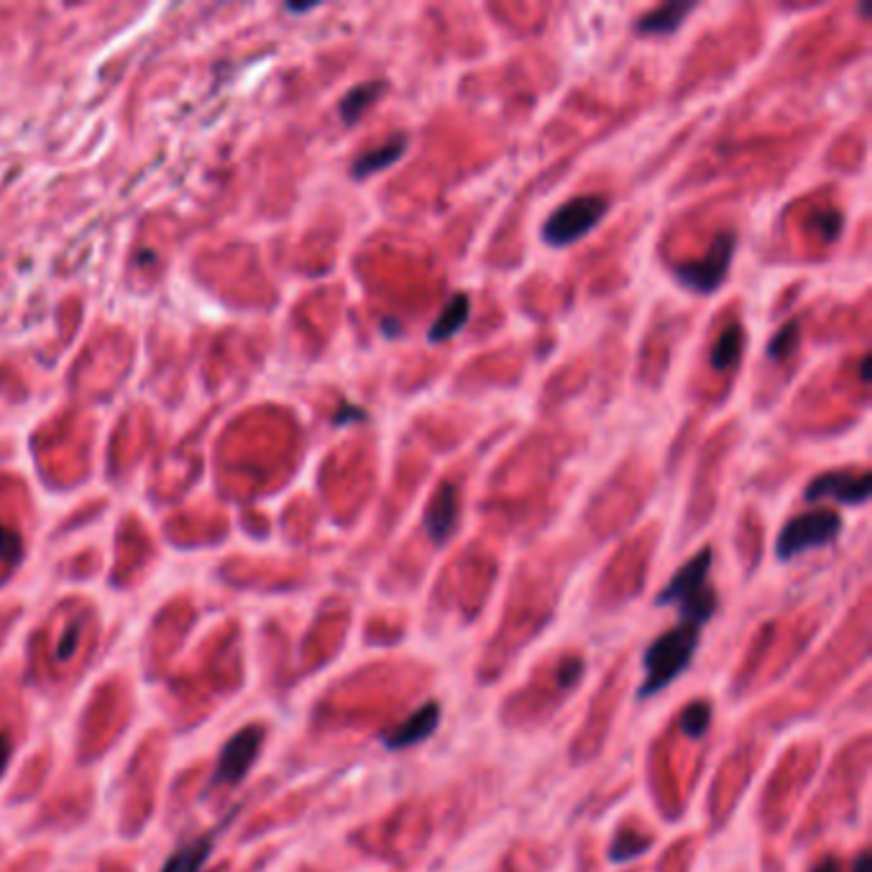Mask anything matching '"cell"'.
Returning <instances> with one entry per match:
<instances>
[{"mask_svg": "<svg viewBox=\"0 0 872 872\" xmlns=\"http://www.w3.org/2000/svg\"><path fill=\"white\" fill-rule=\"evenodd\" d=\"M696 11V3H686V0H671V3H663L655 11H650L645 16H640L637 31L650 33V37H665V33H673L681 29V23L686 21L688 13Z\"/></svg>", "mask_w": 872, "mask_h": 872, "instance_id": "10", "label": "cell"}, {"mask_svg": "<svg viewBox=\"0 0 872 872\" xmlns=\"http://www.w3.org/2000/svg\"><path fill=\"white\" fill-rule=\"evenodd\" d=\"M814 872H840V868H836V862H824V865H819Z\"/></svg>", "mask_w": 872, "mask_h": 872, "instance_id": "24", "label": "cell"}, {"mask_svg": "<svg viewBox=\"0 0 872 872\" xmlns=\"http://www.w3.org/2000/svg\"><path fill=\"white\" fill-rule=\"evenodd\" d=\"M799 344H801V323L791 320L771 338V344H767V356H771L773 361H785V358L796 354Z\"/></svg>", "mask_w": 872, "mask_h": 872, "instance_id": "16", "label": "cell"}, {"mask_svg": "<svg viewBox=\"0 0 872 872\" xmlns=\"http://www.w3.org/2000/svg\"><path fill=\"white\" fill-rule=\"evenodd\" d=\"M606 210H610V202L602 195H581V198L563 202L543 224V241L553 249L574 246L592 234L598 220L606 216Z\"/></svg>", "mask_w": 872, "mask_h": 872, "instance_id": "3", "label": "cell"}, {"mask_svg": "<svg viewBox=\"0 0 872 872\" xmlns=\"http://www.w3.org/2000/svg\"><path fill=\"white\" fill-rule=\"evenodd\" d=\"M734 251H737V234L734 230H722V234L714 236L704 259L678 264V267H673V277L691 293L714 295L724 285L726 275H730Z\"/></svg>", "mask_w": 872, "mask_h": 872, "instance_id": "5", "label": "cell"}, {"mask_svg": "<svg viewBox=\"0 0 872 872\" xmlns=\"http://www.w3.org/2000/svg\"><path fill=\"white\" fill-rule=\"evenodd\" d=\"M714 551L704 548L671 578V584L657 596V604H678L683 622L704 624L712 620L716 610V594L708 586V571H712Z\"/></svg>", "mask_w": 872, "mask_h": 872, "instance_id": "2", "label": "cell"}, {"mask_svg": "<svg viewBox=\"0 0 872 872\" xmlns=\"http://www.w3.org/2000/svg\"><path fill=\"white\" fill-rule=\"evenodd\" d=\"M261 742H264L261 726H246V730L234 734V737L228 740V745L224 747V752H220L212 783L234 785L238 781H244V777L249 775L251 765L256 763V757H259Z\"/></svg>", "mask_w": 872, "mask_h": 872, "instance_id": "6", "label": "cell"}, {"mask_svg": "<svg viewBox=\"0 0 872 872\" xmlns=\"http://www.w3.org/2000/svg\"><path fill=\"white\" fill-rule=\"evenodd\" d=\"M315 6H287V11L289 13H307V11H313Z\"/></svg>", "mask_w": 872, "mask_h": 872, "instance_id": "25", "label": "cell"}, {"mask_svg": "<svg viewBox=\"0 0 872 872\" xmlns=\"http://www.w3.org/2000/svg\"><path fill=\"white\" fill-rule=\"evenodd\" d=\"M382 333L387 338H397L402 333V323L399 320H392V318H384L382 320Z\"/></svg>", "mask_w": 872, "mask_h": 872, "instance_id": "21", "label": "cell"}, {"mask_svg": "<svg viewBox=\"0 0 872 872\" xmlns=\"http://www.w3.org/2000/svg\"><path fill=\"white\" fill-rule=\"evenodd\" d=\"M366 420V413L364 407H356V405H344L338 409V415L333 417V425L336 427H346L350 423H364Z\"/></svg>", "mask_w": 872, "mask_h": 872, "instance_id": "20", "label": "cell"}, {"mask_svg": "<svg viewBox=\"0 0 872 872\" xmlns=\"http://www.w3.org/2000/svg\"><path fill=\"white\" fill-rule=\"evenodd\" d=\"M811 220H814L816 230H819V234H822V238H824L826 244H834L836 238L842 236L844 218H842L840 210L819 208V210H814V216H811Z\"/></svg>", "mask_w": 872, "mask_h": 872, "instance_id": "17", "label": "cell"}, {"mask_svg": "<svg viewBox=\"0 0 872 872\" xmlns=\"http://www.w3.org/2000/svg\"><path fill=\"white\" fill-rule=\"evenodd\" d=\"M407 143H409L407 133H395L392 139L379 143V147L364 151L361 157H356L354 165H350V177L369 179L374 175L384 172V169H389L392 165H397V159L405 157Z\"/></svg>", "mask_w": 872, "mask_h": 872, "instance_id": "9", "label": "cell"}, {"mask_svg": "<svg viewBox=\"0 0 872 872\" xmlns=\"http://www.w3.org/2000/svg\"><path fill=\"white\" fill-rule=\"evenodd\" d=\"M21 551H23L21 537L16 535L11 527H6L3 523H0V561L16 563L21 558Z\"/></svg>", "mask_w": 872, "mask_h": 872, "instance_id": "19", "label": "cell"}, {"mask_svg": "<svg viewBox=\"0 0 872 872\" xmlns=\"http://www.w3.org/2000/svg\"><path fill=\"white\" fill-rule=\"evenodd\" d=\"M870 484L872 478L868 472L854 474L842 468V472H826L819 474L816 478H811V484L803 492V499L806 502H819V499H834L842 504H865L870 499Z\"/></svg>", "mask_w": 872, "mask_h": 872, "instance_id": "7", "label": "cell"}, {"mask_svg": "<svg viewBox=\"0 0 872 872\" xmlns=\"http://www.w3.org/2000/svg\"><path fill=\"white\" fill-rule=\"evenodd\" d=\"M708 716H712V708L706 704H694L686 714H683V730L694 734V737H701L708 726Z\"/></svg>", "mask_w": 872, "mask_h": 872, "instance_id": "18", "label": "cell"}, {"mask_svg": "<svg viewBox=\"0 0 872 872\" xmlns=\"http://www.w3.org/2000/svg\"><path fill=\"white\" fill-rule=\"evenodd\" d=\"M8 755H11V747H8V740L0 734V773L6 771V763H8Z\"/></svg>", "mask_w": 872, "mask_h": 872, "instance_id": "22", "label": "cell"}, {"mask_svg": "<svg viewBox=\"0 0 872 872\" xmlns=\"http://www.w3.org/2000/svg\"><path fill=\"white\" fill-rule=\"evenodd\" d=\"M384 90H387V82L384 80H371V82H361L356 85L354 90L346 92V98L340 100V118H344L346 126H356L358 118H361L366 110H369L376 100L384 96Z\"/></svg>", "mask_w": 872, "mask_h": 872, "instance_id": "13", "label": "cell"}, {"mask_svg": "<svg viewBox=\"0 0 872 872\" xmlns=\"http://www.w3.org/2000/svg\"><path fill=\"white\" fill-rule=\"evenodd\" d=\"M701 627L691 622H681L655 640L645 655V681L640 686V696H653L668 686L671 681L688 668L691 657L698 647Z\"/></svg>", "mask_w": 872, "mask_h": 872, "instance_id": "1", "label": "cell"}, {"mask_svg": "<svg viewBox=\"0 0 872 872\" xmlns=\"http://www.w3.org/2000/svg\"><path fill=\"white\" fill-rule=\"evenodd\" d=\"M742 348H745V328H742L740 323H732L722 330V336L714 344L708 361H712L716 371L734 369L742 358Z\"/></svg>", "mask_w": 872, "mask_h": 872, "instance_id": "14", "label": "cell"}, {"mask_svg": "<svg viewBox=\"0 0 872 872\" xmlns=\"http://www.w3.org/2000/svg\"><path fill=\"white\" fill-rule=\"evenodd\" d=\"M842 533V517L834 509H816L803 512V515L791 517L783 525L781 535L775 541V553L781 561H791L796 555L832 545Z\"/></svg>", "mask_w": 872, "mask_h": 872, "instance_id": "4", "label": "cell"}, {"mask_svg": "<svg viewBox=\"0 0 872 872\" xmlns=\"http://www.w3.org/2000/svg\"><path fill=\"white\" fill-rule=\"evenodd\" d=\"M860 379H862V384H870V356H862V364H860Z\"/></svg>", "mask_w": 872, "mask_h": 872, "instance_id": "23", "label": "cell"}, {"mask_svg": "<svg viewBox=\"0 0 872 872\" xmlns=\"http://www.w3.org/2000/svg\"><path fill=\"white\" fill-rule=\"evenodd\" d=\"M468 315H472V297L466 293L453 295L450 303L443 307V313L435 318L430 330H427V340H430V344H443V340L458 336L468 323Z\"/></svg>", "mask_w": 872, "mask_h": 872, "instance_id": "11", "label": "cell"}, {"mask_svg": "<svg viewBox=\"0 0 872 872\" xmlns=\"http://www.w3.org/2000/svg\"><path fill=\"white\" fill-rule=\"evenodd\" d=\"M456 523H458V492H456V486L446 482V484H440L438 494H435V499L430 504V509H427L423 525H425L427 537H430L433 543L443 545L453 535Z\"/></svg>", "mask_w": 872, "mask_h": 872, "instance_id": "8", "label": "cell"}, {"mask_svg": "<svg viewBox=\"0 0 872 872\" xmlns=\"http://www.w3.org/2000/svg\"><path fill=\"white\" fill-rule=\"evenodd\" d=\"M438 720H440V708H438V704H427V706L420 708V712L409 716V720H407L405 724H402L397 732L387 734V737H384V742H387V745H389L392 750L417 745V742L425 740L427 734H433V730H435V724H438Z\"/></svg>", "mask_w": 872, "mask_h": 872, "instance_id": "12", "label": "cell"}, {"mask_svg": "<svg viewBox=\"0 0 872 872\" xmlns=\"http://www.w3.org/2000/svg\"><path fill=\"white\" fill-rule=\"evenodd\" d=\"M212 840H216V836L205 834L198 836V840L187 842L185 848H179L172 858L167 860V865L161 872H200L205 860H208L212 852Z\"/></svg>", "mask_w": 872, "mask_h": 872, "instance_id": "15", "label": "cell"}]
</instances>
